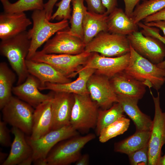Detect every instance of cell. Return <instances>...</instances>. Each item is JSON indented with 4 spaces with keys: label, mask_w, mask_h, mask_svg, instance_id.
<instances>
[{
    "label": "cell",
    "mask_w": 165,
    "mask_h": 165,
    "mask_svg": "<svg viewBox=\"0 0 165 165\" xmlns=\"http://www.w3.org/2000/svg\"><path fill=\"white\" fill-rule=\"evenodd\" d=\"M130 120L123 116L103 128L99 135V141L104 143L110 139L123 134L128 129Z\"/></svg>",
    "instance_id": "cell-32"
},
{
    "label": "cell",
    "mask_w": 165,
    "mask_h": 165,
    "mask_svg": "<svg viewBox=\"0 0 165 165\" xmlns=\"http://www.w3.org/2000/svg\"><path fill=\"white\" fill-rule=\"evenodd\" d=\"M130 55L129 52L120 56L110 57L102 56L97 53H91L83 68L94 69L95 73L110 79L125 70L129 64Z\"/></svg>",
    "instance_id": "cell-14"
},
{
    "label": "cell",
    "mask_w": 165,
    "mask_h": 165,
    "mask_svg": "<svg viewBox=\"0 0 165 165\" xmlns=\"http://www.w3.org/2000/svg\"><path fill=\"white\" fill-rule=\"evenodd\" d=\"M150 135V131H136L127 138L116 143L114 150L128 155L148 145Z\"/></svg>",
    "instance_id": "cell-26"
},
{
    "label": "cell",
    "mask_w": 165,
    "mask_h": 165,
    "mask_svg": "<svg viewBox=\"0 0 165 165\" xmlns=\"http://www.w3.org/2000/svg\"><path fill=\"white\" fill-rule=\"evenodd\" d=\"M132 165H147L148 162V145L128 155Z\"/></svg>",
    "instance_id": "cell-34"
},
{
    "label": "cell",
    "mask_w": 165,
    "mask_h": 165,
    "mask_svg": "<svg viewBox=\"0 0 165 165\" xmlns=\"http://www.w3.org/2000/svg\"><path fill=\"white\" fill-rule=\"evenodd\" d=\"M34 109L27 103L12 96L1 109L3 121L30 136Z\"/></svg>",
    "instance_id": "cell-9"
},
{
    "label": "cell",
    "mask_w": 165,
    "mask_h": 165,
    "mask_svg": "<svg viewBox=\"0 0 165 165\" xmlns=\"http://www.w3.org/2000/svg\"><path fill=\"white\" fill-rule=\"evenodd\" d=\"M102 1L108 15L117 7V0H102Z\"/></svg>",
    "instance_id": "cell-41"
},
{
    "label": "cell",
    "mask_w": 165,
    "mask_h": 165,
    "mask_svg": "<svg viewBox=\"0 0 165 165\" xmlns=\"http://www.w3.org/2000/svg\"><path fill=\"white\" fill-rule=\"evenodd\" d=\"M32 23L24 12H2L0 14V38L1 40L7 39L23 32Z\"/></svg>",
    "instance_id": "cell-21"
},
{
    "label": "cell",
    "mask_w": 165,
    "mask_h": 165,
    "mask_svg": "<svg viewBox=\"0 0 165 165\" xmlns=\"http://www.w3.org/2000/svg\"><path fill=\"white\" fill-rule=\"evenodd\" d=\"M87 86L90 97L101 109L109 108L118 102L117 95L107 77L95 72L89 79Z\"/></svg>",
    "instance_id": "cell-13"
},
{
    "label": "cell",
    "mask_w": 165,
    "mask_h": 165,
    "mask_svg": "<svg viewBox=\"0 0 165 165\" xmlns=\"http://www.w3.org/2000/svg\"><path fill=\"white\" fill-rule=\"evenodd\" d=\"M125 4V12L131 17L133 11L140 0H123Z\"/></svg>",
    "instance_id": "cell-39"
},
{
    "label": "cell",
    "mask_w": 165,
    "mask_h": 165,
    "mask_svg": "<svg viewBox=\"0 0 165 165\" xmlns=\"http://www.w3.org/2000/svg\"><path fill=\"white\" fill-rule=\"evenodd\" d=\"M72 0H61L56 4L58 7L56 11L52 14L51 20H61L70 19L71 9L70 3Z\"/></svg>",
    "instance_id": "cell-33"
},
{
    "label": "cell",
    "mask_w": 165,
    "mask_h": 165,
    "mask_svg": "<svg viewBox=\"0 0 165 165\" xmlns=\"http://www.w3.org/2000/svg\"><path fill=\"white\" fill-rule=\"evenodd\" d=\"M78 133L70 124L53 130L40 138L35 140L26 137L33 152V163L36 165H47L46 157L52 148L58 143L78 135Z\"/></svg>",
    "instance_id": "cell-5"
},
{
    "label": "cell",
    "mask_w": 165,
    "mask_h": 165,
    "mask_svg": "<svg viewBox=\"0 0 165 165\" xmlns=\"http://www.w3.org/2000/svg\"><path fill=\"white\" fill-rule=\"evenodd\" d=\"M89 163V156L87 154L81 155L75 162L76 165H87Z\"/></svg>",
    "instance_id": "cell-43"
},
{
    "label": "cell",
    "mask_w": 165,
    "mask_h": 165,
    "mask_svg": "<svg viewBox=\"0 0 165 165\" xmlns=\"http://www.w3.org/2000/svg\"><path fill=\"white\" fill-rule=\"evenodd\" d=\"M124 111L118 102L114 103L107 109H99L96 126V133L99 136L102 130L119 118L125 116Z\"/></svg>",
    "instance_id": "cell-29"
},
{
    "label": "cell",
    "mask_w": 165,
    "mask_h": 165,
    "mask_svg": "<svg viewBox=\"0 0 165 165\" xmlns=\"http://www.w3.org/2000/svg\"><path fill=\"white\" fill-rule=\"evenodd\" d=\"M138 25L142 28L141 31L145 35L152 36L160 39L165 45V36L161 35L160 33L159 29L152 27H149L141 22H139ZM157 66L161 68H165V60L160 63L156 64Z\"/></svg>",
    "instance_id": "cell-35"
},
{
    "label": "cell",
    "mask_w": 165,
    "mask_h": 165,
    "mask_svg": "<svg viewBox=\"0 0 165 165\" xmlns=\"http://www.w3.org/2000/svg\"><path fill=\"white\" fill-rule=\"evenodd\" d=\"M26 64L29 73L38 79L40 82V86L47 82L64 83L72 81L70 78L48 64L26 59Z\"/></svg>",
    "instance_id": "cell-22"
},
{
    "label": "cell",
    "mask_w": 165,
    "mask_h": 165,
    "mask_svg": "<svg viewBox=\"0 0 165 165\" xmlns=\"http://www.w3.org/2000/svg\"><path fill=\"white\" fill-rule=\"evenodd\" d=\"M86 3L88 11L98 14H103L106 10L102 0H84Z\"/></svg>",
    "instance_id": "cell-37"
},
{
    "label": "cell",
    "mask_w": 165,
    "mask_h": 165,
    "mask_svg": "<svg viewBox=\"0 0 165 165\" xmlns=\"http://www.w3.org/2000/svg\"><path fill=\"white\" fill-rule=\"evenodd\" d=\"M111 84L117 96L141 99L145 92V86L123 71L110 79Z\"/></svg>",
    "instance_id": "cell-20"
},
{
    "label": "cell",
    "mask_w": 165,
    "mask_h": 165,
    "mask_svg": "<svg viewBox=\"0 0 165 165\" xmlns=\"http://www.w3.org/2000/svg\"><path fill=\"white\" fill-rule=\"evenodd\" d=\"M144 23L148 26L156 27L160 29L165 36V21L159 20Z\"/></svg>",
    "instance_id": "cell-42"
},
{
    "label": "cell",
    "mask_w": 165,
    "mask_h": 165,
    "mask_svg": "<svg viewBox=\"0 0 165 165\" xmlns=\"http://www.w3.org/2000/svg\"><path fill=\"white\" fill-rule=\"evenodd\" d=\"M155 107V114L148 144V165H158L161 157V150L165 144V112H163L160 106V93L156 97L151 91Z\"/></svg>",
    "instance_id": "cell-10"
},
{
    "label": "cell",
    "mask_w": 165,
    "mask_h": 165,
    "mask_svg": "<svg viewBox=\"0 0 165 165\" xmlns=\"http://www.w3.org/2000/svg\"><path fill=\"white\" fill-rule=\"evenodd\" d=\"M31 18L33 25L28 31L31 44L27 60H30L37 49L51 36L59 31L67 29L69 24L68 20H63L56 23L50 22L44 9L34 10Z\"/></svg>",
    "instance_id": "cell-3"
},
{
    "label": "cell",
    "mask_w": 165,
    "mask_h": 165,
    "mask_svg": "<svg viewBox=\"0 0 165 165\" xmlns=\"http://www.w3.org/2000/svg\"><path fill=\"white\" fill-rule=\"evenodd\" d=\"M95 72L91 68H84L83 66L77 72L78 75L75 80L64 83L47 82L40 86V90H50L53 91L67 92L80 95L89 94L87 86L90 77Z\"/></svg>",
    "instance_id": "cell-19"
},
{
    "label": "cell",
    "mask_w": 165,
    "mask_h": 165,
    "mask_svg": "<svg viewBox=\"0 0 165 165\" xmlns=\"http://www.w3.org/2000/svg\"><path fill=\"white\" fill-rule=\"evenodd\" d=\"M127 37L130 46L142 56L156 64L164 61L165 45L160 39L138 31Z\"/></svg>",
    "instance_id": "cell-11"
},
{
    "label": "cell",
    "mask_w": 165,
    "mask_h": 165,
    "mask_svg": "<svg viewBox=\"0 0 165 165\" xmlns=\"http://www.w3.org/2000/svg\"><path fill=\"white\" fill-rule=\"evenodd\" d=\"M8 155L7 154L4 152H2V151L0 152V164L2 165V164L4 163L5 161L7 158Z\"/></svg>",
    "instance_id": "cell-44"
},
{
    "label": "cell",
    "mask_w": 165,
    "mask_h": 165,
    "mask_svg": "<svg viewBox=\"0 0 165 165\" xmlns=\"http://www.w3.org/2000/svg\"><path fill=\"white\" fill-rule=\"evenodd\" d=\"M74 94L70 124L76 130L86 132L96 127L99 106L89 94Z\"/></svg>",
    "instance_id": "cell-7"
},
{
    "label": "cell",
    "mask_w": 165,
    "mask_h": 165,
    "mask_svg": "<svg viewBox=\"0 0 165 165\" xmlns=\"http://www.w3.org/2000/svg\"><path fill=\"white\" fill-rule=\"evenodd\" d=\"M130 50V45L127 36L103 31L86 45L85 51L113 57L129 53Z\"/></svg>",
    "instance_id": "cell-6"
},
{
    "label": "cell",
    "mask_w": 165,
    "mask_h": 165,
    "mask_svg": "<svg viewBox=\"0 0 165 165\" xmlns=\"http://www.w3.org/2000/svg\"><path fill=\"white\" fill-rule=\"evenodd\" d=\"M85 46L82 39L70 34L66 29L57 32L46 42L40 51L45 54L75 55L84 52Z\"/></svg>",
    "instance_id": "cell-12"
},
{
    "label": "cell",
    "mask_w": 165,
    "mask_h": 165,
    "mask_svg": "<svg viewBox=\"0 0 165 165\" xmlns=\"http://www.w3.org/2000/svg\"><path fill=\"white\" fill-rule=\"evenodd\" d=\"M158 165H165V154L163 156H161Z\"/></svg>",
    "instance_id": "cell-45"
},
{
    "label": "cell",
    "mask_w": 165,
    "mask_h": 165,
    "mask_svg": "<svg viewBox=\"0 0 165 165\" xmlns=\"http://www.w3.org/2000/svg\"><path fill=\"white\" fill-rule=\"evenodd\" d=\"M54 92L52 102L53 117L52 130L59 129L70 124L72 112L74 102L73 94L61 92Z\"/></svg>",
    "instance_id": "cell-17"
},
{
    "label": "cell",
    "mask_w": 165,
    "mask_h": 165,
    "mask_svg": "<svg viewBox=\"0 0 165 165\" xmlns=\"http://www.w3.org/2000/svg\"><path fill=\"white\" fill-rule=\"evenodd\" d=\"M16 80L14 73L4 62L0 63V109L1 110L12 97L13 85Z\"/></svg>",
    "instance_id": "cell-27"
},
{
    "label": "cell",
    "mask_w": 165,
    "mask_h": 165,
    "mask_svg": "<svg viewBox=\"0 0 165 165\" xmlns=\"http://www.w3.org/2000/svg\"><path fill=\"white\" fill-rule=\"evenodd\" d=\"M130 53L125 72L149 88L159 90L165 82L163 69L139 54L130 45Z\"/></svg>",
    "instance_id": "cell-2"
},
{
    "label": "cell",
    "mask_w": 165,
    "mask_h": 165,
    "mask_svg": "<svg viewBox=\"0 0 165 165\" xmlns=\"http://www.w3.org/2000/svg\"><path fill=\"white\" fill-rule=\"evenodd\" d=\"M165 7V0H144L134 8L131 18L137 24L147 16Z\"/></svg>",
    "instance_id": "cell-30"
},
{
    "label": "cell",
    "mask_w": 165,
    "mask_h": 165,
    "mask_svg": "<svg viewBox=\"0 0 165 165\" xmlns=\"http://www.w3.org/2000/svg\"><path fill=\"white\" fill-rule=\"evenodd\" d=\"M40 82L38 79L29 74L21 84L13 87L12 93L21 100L34 108L43 102L52 99L54 92L43 94L39 91Z\"/></svg>",
    "instance_id": "cell-16"
},
{
    "label": "cell",
    "mask_w": 165,
    "mask_h": 165,
    "mask_svg": "<svg viewBox=\"0 0 165 165\" xmlns=\"http://www.w3.org/2000/svg\"><path fill=\"white\" fill-rule=\"evenodd\" d=\"M58 0H48L44 4V9L46 13L47 19L50 20H51L53 7Z\"/></svg>",
    "instance_id": "cell-40"
},
{
    "label": "cell",
    "mask_w": 165,
    "mask_h": 165,
    "mask_svg": "<svg viewBox=\"0 0 165 165\" xmlns=\"http://www.w3.org/2000/svg\"><path fill=\"white\" fill-rule=\"evenodd\" d=\"M107 23L108 31L112 33L127 36L138 31V25L120 8H116L108 15Z\"/></svg>",
    "instance_id": "cell-24"
},
{
    "label": "cell",
    "mask_w": 165,
    "mask_h": 165,
    "mask_svg": "<svg viewBox=\"0 0 165 165\" xmlns=\"http://www.w3.org/2000/svg\"><path fill=\"white\" fill-rule=\"evenodd\" d=\"M164 70V78L165 81V68L164 69H163Z\"/></svg>",
    "instance_id": "cell-46"
},
{
    "label": "cell",
    "mask_w": 165,
    "mask_h": 165,
    "mask_svg": "<svg viewBox=\"0 0 165 165\" xmlns=\"http://www.w3.org/2000/svg\"><path fill=\"white\" fill-rule=\"evenodd\" d=\"M11 132L14 139L8 156L2 165H30L33 163V152L28 142L25 133L12 127Z\"/></svg>",
    "instance_id": "cell-15"
},
{
    "label": "cell",
    "mask_w": 165,
    "mask_h": 165,
    "mask_svg": "<svg viewBox=\"0 0 165 165\" xmlns=\"http://www.w3.org/2000/svg\"><path fill=\"white\" fill-rule=\"evenodd\" d=\"M31 39L25 31L7 39L1 40V54L7 59L17 76L16 85L23 83L29 75L26 64Z\"/></svg>",
    "instance_id": "cell-1"
},
{
    "label": "cell",
    "mask_w": 165,
    "mask_h": 165,
    "mask_svg": "<svg viewBox=\"0 0 165 165\" xmlns=\"http://www.w3.org/2000/svg\"><path fill=\"white\" fill-rule=\"evenodd\" d=\"M118 102L125 113L133 120L136 131H150L152 120L150 117L142 112L138 105V99L127 97L117 96Z\"/></svg>",
    "instance_id": "cell-23"
},
{
    "label": "cell",
    "mask_w": 165,
    "mask_h": 165,
    "mask_svg": "<svg viewBox=\"0 0 165 165\" xmlns=\"http://www.w3.org/2000/svg\"><path fill=\"white\" fill-rule=\"evenodd\" d=\"M108 15L106 12L103 14L97 13L88 11L86 12L82 24L83 40L86 45L100 32L108 31Z\"/></svg>",
    "instance_id": "cell-25"
},
{
    "label": "cell",
    "mask_w": 165,
    "mask_h": 165,
    "mask_svg": "<svg viewBox=\"0 0 165 165\" xmlns=\"http://www.w3.org/2000/svg\"><path fill=\"white\" fill-rule=\"evenodd\" d=\"M91 53L85 51L77 55L45 54L37 51L30 59L48 64L61 73L70 78L86 63Z\"/></svg>",
    "instance_id": "cell-8"
},
{
    "label": "cell",
    "mask_w": 165,
    "mask_h": 165,
    "mask_svg": "<svg viewBox=\"0 0 165 165\" xmlns=\"http://www.w3.org/2000/svg\"><path fill=\"white\" fill-rule=\"evenodd\" d=\"M84 1L72 0L73 9L69 21L71 27L68 29V32L70 34L77 36L82 40V22L84 16L88 11L87 8L84 5Z\"/></svg>",
    "instance_id": "cell-28"
},
{
    "label": "cell",
    "mask_w": 165,
    "mask_h": 165,
    "mask_svg": "<svg viewBox=\"0 0 165 165\" xmlns=\"http://www.w3.org/2000/svg\"><path fill=\"white\" fill-rule=\"evenodd\" d=\"M95 137V134L91 133L61 141L48 154L46 159L47 165H68L75 162L81 155L83 147Z\"/></svg>",
    "instance_id": "cell-4"
},
{
    "label": "cell",
    "mask_w": 165,
    "mask_h": 165,
    "mask_svg": "<svg viewBox=\"0 0 165 165\" xmlns=\"http://www.w3.org/2000/svg\"><path fill=\"white\" fill-rule=\"evenodd\" d=\"M7 123L5 121H0V144L4 147H9L12 144L10 135V130L7 126Z\"/></svg>",
    "instance_id": "cell-36"
},
{
    "label": "cell",
    "mask_w": 165,
    "mask_h": 165,
    "mask_svg": "<svg viewBox=\"0 0 165 165\" xmlns=\"http://www.w3.org/2000/svg\"><path fill=\"white\" fill-rule=\"evenodd\" d=\"M143 20L144 23L159 20L165 21V7L157 12L147 16Z\"/></svg>",
    "instance_id": "cell-38"
},
{
    "label": "cell",
    "mask_w": 165,
    "mask_h": 165,
    "mask_svg": "<svg viewBox=\"0 0 165 165\" xmlns=\"http://www.w3.org/2000/svg\"><path fill=\"white\" fill-rule=\"evenodd\" d=\"M53 98L43 102L35 108L32 132L28 136L31 139H37L52 130L53 123Z\"/></svg>",
    "instance_id": "cell-18"
},
{
    "label": "cell",
    "mask_w": 165,
    "mask_h": 165,
    "mask_svg": "<svg viewBox=\"0 0 165 165\" xmlns=\"http://www.w3.org/2000/svg\"><path fill=\"white\" fill-rule=\"evenodd\" d=\"M4 12L14 13L44 9L43 0H18L11 3L9 0H0Z\"/></svg>",
    "instance_id": "cell-31"
}]
</instances>
